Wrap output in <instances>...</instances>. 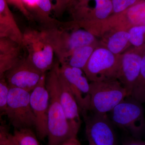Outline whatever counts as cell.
I'll use <instances>...</instances> for the list:
<instances>
[{"instance_id":"cell-1","label":"cell","mask_w":145,"mask_h":145,"mask_svg":"<svg viewBox=\"0 0 145 145\" xmlns=\"http://www.w3.org/2000/svg\"><path fill=\"white\" fill-rule=\"evenodd\" d=\"M59 67V63L57 61L46 77V84L49 95L47 145H60L70 138L77 137L68 123L60 101Z\"/></svg>"},{"instance_id":"cell-2","label":"cell","mask_w":145,"mask_h":145,"mask_svg":"<svg viewBox=\"0 0 145 145\" xmlns=\"http://www.w3.org/2000/svg\"><path fill=\"white\" fill-rule=\"evenodd\" d=\"M60 64L78 48L98 43L96 36L75 21L57 22L53 26L44 28Z\"/></svg>"},{"instance_id":"cell-3","label":"cell","mask_w":145,"mask_h":145,"mask_svg":"<svg viewBox=\"0 0 145 145\" xmlns=\"http://www.w3.org/2000/svg\"><path fill=\"white\" fill-rule=\"evenodd\" d=\"M22 46L26 50V57L43 73L49 71L54 64V50L44 29H27L23 32Z\"/></svg>"},{"instance_id":"cell-4","label":"cell","mask_w":145,"mask_h":145,"mask_svg":"<svg viewBox=\"0 0 145 145\" xmlns=\"http://www.w3.org/2000/svg\"><path fill=\"white\" fill-rule=\"evenodd\" d=\"M90 111L107 114L126 97L125 89L117 79L90 82Z\"/></svg>"},{"instance_id":"cell-5","label":"cell","mask_w":145,"mask_h":145,"mask_svg":"<svg viewBox=\"0 0 145 145\" xmlns=\"http://www.w3.org/2000/svg\"><path fill=\"white\" fill-rule=\"evenodd\" d=\"M109 112L113 124L127 131L135 138H139L145 132L142 104L131 96L126 97Z\"/></svg>"},{"instance_id":"cell-6","label":"cell","mask_w":145,"mask_h":145,"mask_svg":"<svg viewBox=\"0 0 145 145\" xmlns=\"http://www.w3.org/2000/svg\"><path fill=\"white\" fill-rule=\"evenodd\" d=\"M30 92L10 87L5 115L15 129L35 128L36 119L30 103Z\"/></svg>"},{"instance_id":"cell-7","label":"cell","mask_w":145,"mask_h":145,"mask_svg":"<svg viewBox=\"0 0 145 145\" xmlns=\"http://www.w3.org/2000/svg\"><path fill=\"white\" fill-rule=\"evenodd\" d=\"M120 55L99 44L83 69L90 82L117 79Z\"/></svg>"},{"instance_id":"cell-8","label":"cell","mask_w":145,"mask_h":145,"mask_svg":"<svg viewBox=\"0 0 145 145\" xmlns=\"http://www.w3.org/2000/svg\"><path fill=\"white\" fill-rule=\"evenodd\" d=\"M82 115L88 141L95 145H117L113 123L107 114L90 111Z\"/></svg>"},{"instance_id":"cell-9","label":"cell","mask_w":145,"mask_h":145,"mask_svg":"<svg viewBox=\"0 0 145 145\" xmlns=\"http://www.w3.org/2000/svg\"><path fill=\"white\" fill-rule=\"evenodd\" d=\"M60 70L77 101L81 114L90 111V83L82 69L60 64Z\"/></svg>"},{"instance_id":"cell-10","label":"cell","mask_w":145,"mask_h":145,"mask_svg":"<svg viewBox=\"0 0 145 145\" xmlns=\"http://www.w3.org/2000/svg\"><path fill=\"white\" fill-rule=\"evenodd\" d=\"M145 54V48H139L131 46L120 54L117 79L125 89L128 97L131 96L139 78L141 63Z\"/></svg>"},{"instance_id":"cell-11","label":"cell","mask_w":145,"mask_h":145,"mask_svg":"<svg viewBox=\"0 0 145 145\" xmlns=\"http://www.w3.org/2000/svg\"><path fill=\"white\" fill-rule=\"evenodd\" d=\"M45 73L36 68L26 57L21 58L6 72L5 77L10 87L17 88L31 92Z\"/></svg>"},{"instance_id":"cell-12","label":"cell","mask_w":145,"mask_h":145,"mask_svg":"<svg viewBox=\"0 0 145 145\" xmlns=\"http://www.w3.org/2000/svg\"><path fill=\"white\" fill-rule=\"evenodd\" d=\"M46 77L45 73L30 94V105L36 119V135L41 140L47 136L49 95L46 84Z\"/></svg>"},{"instance_id":"cell-13","label":"cell","mask_w":145,"mask_h":145,"mask_svg":"<svg viewBox=\"0 0 145 145\" xmlns=\"http://www.w3.org/2000/svg\"><path fill=\"white\" fill-rule=\"evenodd\" d=\"M60 97L68 123L73 132L78 135L82 124L80 111L69 86L59 69Z\"/></svg>"},{"instance_id":"cell-14","label":"cell","mask_w":145,"mask_h":145,"mask_svg":"<svg viewBox=\"0 0 145 145\" xmlns=\"http://www.w3.org/2000/svg\"><path fill=\"white\" fill-rule=\"evenodd\" d=\"M0 33L22 46L23 32L9 8L7 0H0Z\"/></svg>"},{"instance_id":"cell-15","label":"cell","mask_w":145,"mask_h":145,"mask_svg":"<svg viewBox=\"0 0 145 145\" xmlns=\"http://www.w3.org/2000/svg\"><path fill=\"white\" fill-rule=\"evenodd\" d=\"M25 5L32 15L44 26L48 28L57 23L58 20L51 17L53 5L50 0H23Z\"/></svg>"},{"instance_id":"cell-16","label":"cell","mask_w":145,"mask_h":145,"mask_svg":"<svg viewBox=\"0 0 145 145\" xmlns=\"http://www.w3.org/2000/svg\"><path fill=\"white\" fill-rule=\"evenodd\" d=\"M101 44L116 55H120L131 47L129 34L126 30H114L101 36Z\"/></svg>"},{"instance_id":"cell-17","label":"cell","mask_w":145,"mask_h":145,"mask_svg":"<svg viewBox=\"0 0 145 145\" xmlns=\"http://www.w3.org/2000/svg\"><path fill=\"white\" fill-rule=\"evenodd\" d=\"M117 18L120 25L126 30L135 25H145V0L119 13Z\"/></svg>"},{"instance_id":"cell-18","label":"cell","mask_w":145,"mask_h":145,"mask_svg":"<svg viewBox=\"0 0 145 145\" xmlns=\"http://www.w3.org/2000/svg\"><path fill=\"white\" fill-rule=\"evenodd\" d=\"M95 6L89 7L85 15L78 21L81 25L97 22L106 20L113 13V6L111 0H94Z\"/></svg>"},{"instance_id":"cell-19","label":"cell","mask_w":145,"mask_h":145,"mask_svg":"<svg viewBox=\"0 0 145 145\" xmlns=\"http://www.w3.org/2000/svg\"><path fill=\"white\" fill-rule=\"evenodd\" d=\"M99 44L98 43L95 44L78 48L63 63H66L72 67L78 68L83 70L93 50Z\"/></svg>"},{"instance_id":"cell-20","label":"cell","mask_w":145,"mask_h":145,"mask_svg":"<svg viewBox=\"0 0 145 145\" xmlns=\"http://www.w3.org/2000/svg\"><path fill=\"white\" fill-rule=\"evenodd\" d=\"M10 136L16 145H41L31 128L15 129Z\"/></svg>"},{"instance_id":"cell-21","label":"cell","mask_w":145,"mask_h":145,"mask_svg":"<svg viewBox=\"0 0 145 145\" xmlns=\"http://www.w3.org/2000/svg\"><path fill=\"white\" fill-rule=\"evenodd\" d=\"M130 96L142 104L145 103V54L141 63L140 75Z\"/></svg>"},{"instance_id":"cell-22","label":"cell","mask_w":145,"mask_h":145,"mask_svg":"<svg viewBox=\"0 0 145 145\" xmlns=\"http://www.w3.org/2000/svg\"><path fill=\"white\" fill-rule=\"evenodd\" d=\"M130 44L136 48H145V25H138L131 27L128 30Z\"/></svg>"},{"instance_id":"cell-23","label":"cell","mask_w":145,"mask_h":145,"mask_svg":"<svg viewBox=\"0 0 145 145\" xmlns=\"http://www.w3.org/2000/svg\"><path fill=\"white\" fill-rule=\"evenodd\" d=\"M21 59L20 50L0 57V77L5 75Z\"/></svg>"},{"instance_id":"cell-24","label":"cell","mask_w":145,"mask_h":145,"mask_svg":"<svg viewBox=\"0 0 145 145\" xmlns=\"http://www.w3.org/2000/svg\"><path fill=\"white\" fill-rule=\"evenodd\" d=\"M9 89L5 75L0 77V118L5 115Z\"/></svg>"},{"instance_id":"cell-25","label":"cell","mask_w":145,"mask_h":145,"mask_svg":"<svg viewBox=\"0 0 145 145\" xmlns=\"http://www.w3.org/2000/svg\"><path fill=\"white\" fill-rule=\"evenodd\" d=\"M21 46L7 37H0V57L20 50Z\"/></svg>"},{"instance_id":"cell-26","label":"cell","mask_w":145,"mask_h":145,"mask_svg":"<svg viewBox=\"0 0 145 145\" xmlns=\"http://www.w3.org/2000/svg\"><path fill=\"white\" fill-rule=\"evenodd\" d=\"M141 1L142 0H111L113 6L112 14L122 13Z\"/></svg>"},{"instance_id":"cell-27","label":"cell","mask_w":145,"mask_h":145,"mask_svg":"<svg viewBox=\"0 0 145 145\" xmlns=\"http://www.w3.org/2000/svg\"><path fill=\"white\" fill-rule=\"evenodd\" d=\"M7 1L15 7L18 10H20V12L28 20H34V19L32 15L25 5L23 0H7Z\"/></svg>"},{"instance_id":"cell-28","label":"cell","mask_w":145,"mask_h":145,"mask_svg":"<svg viewBox=\"0 0 145 145\" xmlns=\"http://www.w3.org/2000/svg\"><path fill=\"white\" fill-rule=\"evenodd\" d=\"M77 0H61L57 12L55 13L57 16L61 15L66 9L69 10L75 4Z\"/></svg>"},{"instance_id":"cell-29","label":"cell","mask_w":145,"mask_h":145,"mask_svg":"<svg viewBox=\"0 0 145 145\" xmlns=\"http://www.w3.org/2000/svg\"><path fill=\"white\" fill-rule=\"evenodd\" d=\"M7 133L6 128L2 125L0 127V145H3L10 136Z\"/></svg>"},{"instance_id":"cell-30","label":"cell","mask_w":145,"mask_h":145,"mask_svg":"<svg viewBox=\"0 0 145 145\" xmlns=\"http://www.w3.org/2000/svg\"><path fill=\"white\" fill-rule=\"evenodd\" d=\"M123 145H145V141L134 137V138L127 140Z\"/></svg>"},{"instance_id":"cell-31","label":"cell","mask_w":145,"mask_h":145,"mask_svg":"<svg viewBox=\"0 0 145 145\" xmlns=\"http://www.w3.org/2000/svg\"><path fill=\"white\" fill-rule=\"evenodd\" d=\"M91 0H77L75 4L72 6V8H83L88 7V4L89 2Z\"/></svg>"},{"instance_id":"cell-32","label":"cell","mask_w":145,"mask_h":145,"mask_svg":"<svg viewBox=\"0 0 145 145\" xmlns=\"http://www.w3.org/2000/svg\"><path fill=\"white\" fill-rule=\"evenodd\" d=\"M60 145H81V144L77 137H74L67 140Z\"/></svg>"},{"instance_id":"cell-33","label":"cell","mask_w":145,"mask_h":145,"mask_svg":"<svg viewBox=\"0 0 145 145\" xmlns=\"http://www.w3.org/2000/svg\"><path fill=\"white\" fill-rule=\"evenodd\" d=\"M3 145H16L15 143L13 142V140L11 138L10 135L9 136L8 139L7 140L5 143Z\"/></svg>"},{"instance_id":"cell-34","label":"cell","mask_w":145,"mask_h":145,"mask_svg":"<svg viewBox=\"0 0 145 145\" xmlns=\"http://www.w3.org/2000/svg\"><path fill=\"white\" fill-rule=\"evenodd\" d=\"M88 145H95L94 144H93V143L91 142H89V141H88Z\"/></svg>"},{"instance_id":"cell-35","label":"cell","mask_w":145,"mask_h":145,"mask_svg":"<svg viewBox=\"0 0 145 145\" xmlns=\"http://www.w3.org/2000/svg\"><path fill=\"white\" fill-rule=\"evenodd\" d=\"M0 37H5V36L4 35H3V34H1V33H0Z\"/></svg>"},{"instance_id":"cell-36","label":"cell","mask_w":145,"mask_h":145,"mask_svg":"<svg viewBox=\"0 0 145 145\" xmlns=\"http://www.w3.org/2000/svg\"><path fill=\"white\" fill-rule=\"evenodd\" d=\"M50 1H51V2H52V0H50Z\"/></svg>"},{"instance_id":"cell-37","label":"cell","mask_w":145,"mask_h":145,"mask_svg":"<svg viewBox=\"0 0 145 145\" xmlns=\"http://www.w3.org/2000/svg\"><path fill=\"white\" fill-rule=\"evenodd\" d=\"M2 125H0V127H1Z\"/></svg>"},{"instance_id":"cell-38","label":"cell","mask_w":145,"mask_h":145,"mask_svg":"<svg viewBox=\"0 0 145 145\" xmlns=\"http://www.w3.org/2000/svg\"><path fill=\"white\" fill-rule=\"evenodd\" d=\"M1 121V119H0V121Z\"/></svg>"}]
</instances>
